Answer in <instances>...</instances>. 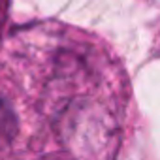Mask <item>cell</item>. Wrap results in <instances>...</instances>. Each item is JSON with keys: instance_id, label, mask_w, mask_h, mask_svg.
I'll use <instances>...</instances> for the list:
<instances>
[{"instance_id": "cell-1", "label": "cell", "mask_w": 160, "mask_h": 160, "mask_svg": "<svg viewBox=\"0 0 160 160\" xmlns=\"http://www.w3.org/2000/svg\"><path fill=\"white\" fill-rule=\"evenodd\" d=\"M13 126H15V121L10 113V109L0 102V145L6 143L8 139H12L13 136Z\"/></svg>"}]
</instances>
